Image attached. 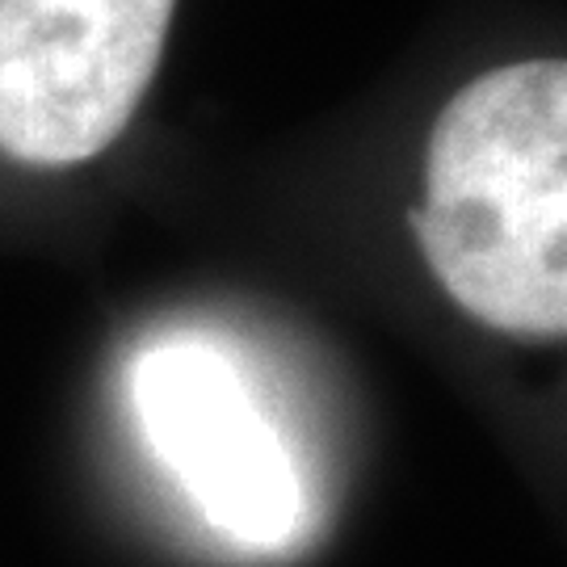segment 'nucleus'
Returning a JSON list of instances; mask_svg holds the SVG:
<instances>
[{"label":"nucleus","instance_id":"nucleus-1","mask_svg":"<svg viewBox=\"0 0 567 567\" xmlns=\"http://www.w3.org/2000/svg\"><path fill=\"white\" fill-rule=\"evenodd\" d=\"M412 227L471 320L567 337V60L505 63L450 97Z\"/></svg>","mask_w":567,"mask_h":567},{"label":"nucleus","instance_id":"nucleus-2","mask_svg":"<svg viewBox=\"0 0 567 567\" xmlns=\"http://www.w3.org/2000/svg\"><path fill=\"white\" fill-rule=\"evenodd\" d=\"M177 0H0V152L30 168L102 156L156 76Z\"/></svg>","mask_w":567,"mask_h":567},{"label":"nucleus","instance_id":"nucleus-3","mask_svg":"<svg viewBox=\"0 0 567 567\" xmlns=\"http://www.w3.org/2000/svg\"><path fill=\"white\" fill-rule=\"evenodd\" d=\"M131 404L147 446L224 538L286 547L303 526V480L227 353L198 337L143 349Z\"/></svg>","mask_w":567,"mask_h":567}]
</instances>
